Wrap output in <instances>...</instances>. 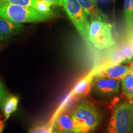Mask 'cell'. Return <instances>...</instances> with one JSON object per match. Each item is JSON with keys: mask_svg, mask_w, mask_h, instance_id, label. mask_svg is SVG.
I'll use <instances>...</instances> for the list:
<instances>
[{"mask_svg": "<svg viewBox=\"0 0 133 133\" xmlns=\"http://www.w3.org/2000/svg\"><path fill=\"white\" fill-rule=\"evenodd\" d=\"M0 16L17 24L45 22L54 17V12H43L31 7L0 4Z\"/></svg>", "mask_w": 133, "mask_h": 133, "instance_id": "cell-1", "label": "cell"}, {"mask_svg": "<svg viewBox=\"0 0 133 133\" xmlns=\"http://www.w3.org/2000/svg\"><path fill=\"white\" fill-rule=\"evenodd\" d=\"M70 111L77 130L83 133H89L99 126L101 116L93 105L87 102H79Z\"/></svg>", "mask_w": 133, "mask_h": 133, "instance_id": "cell-2", "label": "cell"}, {"mask_svg": "<svg viewBox=\"0 0 133 133\" xmlns=\"http://www.w3.org/2000/svg\"><path fill=\"white\" fill-rule=\"evenodd\" d=\"M107 133H133V104L121 102L115 106Z\"/></svg>", "mask_w": 133, "mask_h": 133, "instance_id": "cell-3", "label": "cell"}, {"mask_svg": "<svg viewBox=\"0 0 133 133\" xmlns=\"http://www.w3.org/2000/svg\"><path fill=\"white\" fill-rule=\"evenodd\" d=\"M112 28V25L105 21H91L88 30L89 42L99 49H107L115 45Z\"/></svg>", "mask_w": 133, "mask_h": 133, "instance_id": "cell-4", "label": "cell"}, {"mask_svg": "<svg viewBox=\"0 0 133 133\" xmlns=\"http://www.w3.org/2000/svg\"><path fill=\"white\" fill-rule=\"evenodd\" d=\"M65 11L69 19L86 43L90 44L88 38L89 23L87 15L77 0H63Z\"/></svg>", "mask_w": 133, "mask_h": 133, "instance_id": "cell-5", "label": "cell"}, {"mask_svg": "<svg viewBox=\"0 0 133 133\" xmlns=\"http://www.w3.org/2000/svg\"><path fill=\"white\" fill-rule=\"evenodd\" d=\"M95 78L92 81V85L98 94L104 97H110L119 92L121 81L108 78Z\"/></svg>", "mask_w": 133, "mask_h": 133, "instance_id": "cell-6", "label": "cell"}, {"mask_svg": "<svg viewBox=\"0 0 133 133\" xmlns=\"http://www.w3.org/2000/svg\"><path fill=\"white\" fill-rule=\"evenodd\" d=\"M129 71H130L129 66L116 64L99 71L96 75L95 77L108 78L121 81Z\"/></svg>", "mask_w": 133, "mask_h": 133, "instance_id": "cell-7", "label": "cell"}, {"mask_svg": "<svg viewBox=\"0 0 133 133\" xmlns=\"http://www.w3.org/2000/svg\"><path fill=\"white\" fill-rule=\"evenodd\" d=\"M22 24H17L0 16V40H6L23 31Z\"/></svg>", "mask_w": 133, "mask_h": 133, "instance_id": "cell-8", "label": "cell"}, {"mask_svg": "<svg viewBox=\"0 0 133 133\" xmlns=\"http://www.w3.org/2000/svg\"><path fill=\"white\" fill-rule=\"evenodd\" d=\"M52 125V133L76 129L70 110H65L61 113L55 119Z\"/></svg>", "mask_w": 133, "mask_h": 133, "instance_id": "cell-9", "label": "cell"}, {"mask_svg": "<svg viewBox=\"0 0 133 133\" xmlns=\"http://www.w3.org/2000/svg\"><path fill=\"white\" fill-rule=\"evenodd\" d=\"M84 12L92 20L105 21L106 17L104 13L99 9L94 0H77Z\"/></svg>", "mask_w": 133, "mask_h": 133, "instance_id": "cell-10", "label": "cell"}, {"mask_svg": "<svg viewBox=\"0 0 133 133\" xmlns=\"http://www.w3.org/2000/svg\"><path fill=\"white\" fill-rule=\"evenodd\" d=\"M92 81V77L90 76L81 79L75 86L71 92V95L75 97H81L87 95L91 91Z\"/></svg>", "mask_w": 133, "mask_h": 133, "instance_id": "cell-11", "label": "cell"}, {"mask_svg": "<svg viewBox=\"0 0 133 133\" xmlns=\"http://www.w3.org/2000/svg\"><path fill=\"white\" fill-rule=\"evenodd\" d=\"M124 17L127 36L133 31V0H124Z\"/></svg>", "mask_w": 133, "mask_h": 133, "instance_id": "cell-12", "label": "cell"}, {"mask_svg": "<svg viewBox=\"0 0 133 133\" xmlns=\"http://www.w3.org/2000/svg\"><path fill=\"white\" fill-rule=\"evenodd\" d=\"M121 89L124 95L133 104V73L129 71L121 81Z\"/></svg>", "mask_w": 133, "mask_h": 133, "instance_id": "cell-13", "label": "cell"}, {"mask_svg": "<svg viewBox=\"0 0 133 133\" xmlns=\"http://www.w3.org/2000/svg\"><path fill=\"white\" fill-rule=\"evenodd\" d=\"M18 103H19V99L16 96H9L5 101L3 104L5 121L7 120L10 117L11 115L16 110Z\"/></svg>", "mask_w": 133, "mask_h": 133, "instance_id": "cell-14", "label": "cell"}, {"mask_svg": "<svg viewBox=\"0 0 133 133\" xmlns=\"http://www.w3.org/2000/svg\"><path fill=\"white\" fill-rule=\"evenodd\" d=\"M119 48L124 62H131L133 59V46L129 38L127 37Z\"/></svg>", "mask_w": 133, "mask_h": 133, "instance_id": "cell-15", "label": "cell"}, {"mask_svg": "<svg viewBox=\"0 0 133 133\" xmlns=\"http://www.w3.org/2000/svg\"><path fill=\"white\" fill-rule=\"evenodd\" d=\"M38 0H0V4H10L37 8Z\"/></svg>", "mask_w": 133, "mask_h": 133, "instance_id": "cell-16", "label": "cell"}, {"mask_svg": "<svg viewBox=\"0 0 133 133\" xmlns=\"http://www.w3.org/2000/svg\"><path fill=\"white\" fill-rule=\"evenodd\" d=\"M110 61L114 64H118L119 63L124 62L123 57L121 54L119 48H115L111 51L109 55Z\"/></svg>", "mask_w": 133, "mask_h": 133, "instance_id": "cell-17", "label": "cell"}, {"mask_svg": "<svg viewBox=\"0 0 133 133\" xmlns=\"http://www.w3.org/2000/svg\"><path fill=\"white\" fill-rule=\"evenodd\" d=\"M30 133H52V125H43L33 128Z\"/></svg>", "mask_w": 133, "mask_h": 133, "instance_id": "cell-18", "label": "cell"}, {"mask_svg": "<svg viewBox=\"0 0 133 133\" xmlns=\"http://www.w3.org/2000/svg\"><path fill=\"white\" fill-rule=\"evenodd\" d=\"M9 94L3 83L0 80V108L3 107V104L6 99L9 97Z\"/></svg>", "mask_w": 133, "mask_h": 133, "instance_id": "cell-19", "label": "cell"}, {"mask_svg": "<svg viewBox=\"0 0 133 133\" xmlns=\"http://www.w3.org/2000/svg\"><path fill=\"white\" fill-rule=\"evenodd\" d=\"M43 1H45L50 3L51 5L56 6H63V4H64L63 0H43Z\"/></svg>", "mask_w": 133, "mask_h": 133, "instance_id": "cell-20", "label": "cell"}, {"mask_svg": "<svg viewBox=\"0 0 133 133\" xmlns=\"http://www.w3.org/2000/svg\"><path fill=\"white\" fill-rule=\"evenodd\" d=\"M58 133H83V132L77 130V129H71V130L65 131H62V132H60Z\"/></svg>", "mask_w": 133, "mask_h": 133, "instance_id": "cell-21", "label": "cell"}, {"mask_svg": "<svg viewBox=\"0 0 133 133\" xmlns=\"http://www.w3.org/2000/svg\"><path fill=\"white\" fill-rule=\"evenodd\" d=\"M4 121L1 120V116H0V133L2 132L3 129H4Z\"/></svg>", "mask_w": 133, "mask_h": 133, "instance_id": "cell-22", "label": "cell"}, {"mask_svg": "<svg viewBox=\"0 0 133 133\" xmlns=\"http://www.w3.org/2000/svg\"><path fill=\"white\" fill-rule=\"evenodd\" d=\"M127 37L129 38V39H131V43H132V46H133V31H132V33L131 34V35L127 36Z\"/></svg>", "mask_w": 133, "mask_h": 133, "instance_id": "cell-23", "label": "cell"}, {"mask_svg": "<svg viewBox=\"0 0 133 133\" xmlns=\"http://www.w3.org/2000/svg\"><path fill=\"white\" fill-rule=\"evenodd\" d=\"M129 66H130V71H131V72L133 73V62Z\"/></svg>", "mask_w": 133, "mask_h": 133, "instance_id": "cell-24", "label": "cell"}]
</instances>
